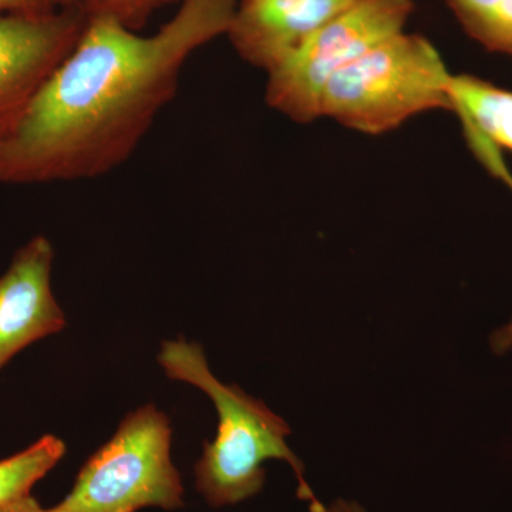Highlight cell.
Wrapping results in <instances>:
<instances>
[{"mask_svg":"<svg viewBox=\"0 0 512 512\" xmlns=\"http://www.w3.org/2000/svg\"><path fill=\"white\" fill-rule=\"evenodd\" d=\"M238 0H181L154 35L89 18L72 52L0 136V184L92 180L136 151L185 63L227 35Z\"/></svg>","mask_w":512,"mask_h":512,"instance_id":"obj_1","label":"cell"},{"mask_svg":"<svg viewBox=\"0 0 512 512\" xmlns=\"http://www.w3.org/2000/svg\"><path fill=\"white\" fill-rule=\"evenodd\" d=\"M165 375L207 393L218 413L217 437L195 464V487L211 507L234 505L264 488L265 461H286L298 480V497L311 512H326L305 478V466L286 443L288 423L235 384L220 382L198 343L167 340L158 353Z\"/></svg>","mask_w":512,"mask_h":512,"instance_id":"obj_2","label":"cell"},{"mask_svg":"<svg viewBox=\"0 0 512 512\" xmlns=\"http://www.w3.org/2000/svg\"><path fill=\"white\" fill-rule=\"evenodd\" d=\"M451 79L453 73L427 37L402 32L329 80L320 117L380 136L427 111H451Z\"/></svg>","mask_w":512,"mask_h":512,"instance_id":"obj_3","label":"cell"},{"mask_svg":"<svg viewBox=\"0 0 512 512\" xmlns=\"http://www.w3.org/2000/svg\"><path fill=\"white\" fill-rule=\"evenodd\" d=\"M170 419L153 404L121 421L116 434L87 460L62 512L180 510L184 485L171 458Z\"/></svg>","mask_w":512,"mask_h":512,"instance_id":"obj_4","label":"cell"},{"mask_svg":"<svg viewBox=\"0 0 512 512\" xmlns=\"http://www.w3.org/2000/svg\"><path fill=\"white\" fill-rule=\"evenodd\" d=\"M413 12V0H353L266 73V103L299 124L320 119L322 94L329 80L380 43L404 32Z\"/></svg>","mask_w":512,"mask_h":512,"instance_id":"obj_5","label":"cell"},{"mask_svg":"<svg viewBox=\"0 0 512 512\" xmlns=\"http://www.w3.org/2000/svg\"><path fill=\"white\" fill-rule=\"evenodd\" d=\"M87 22L73 0L47 15H0V136L72 52Z\"/></svg>","mask_w":512,"mask_h":512,"instance_id":"obj_6","label":"cell"},{"mask_svg":"<svg viewBox=\"0 0 512 512\" xmlns=\"http://www.w3.org/2000/svg\"><path fill=\"white\" fill-rule=\"evenodd\" d=\"M55 251L46 237H35L16 252L0 275V369L37 340L66 326L52 291Z\"/></svg>","mask_w":512,"mask_h":512,"instance_id":"obj_7","label":"cell"},{"mask_svg":"<svg viewBox=\"0 0 512 512\" xmlns=\"http://www.w3.org/2000/svg\"><path fill=\"white\" fill-rule=\"evenodd\" d=\"M353 0H238L227 32L245 62L271 72Z\"/></svg>","mask_w":512,"mask_h":512,"instance_id":"obj_8","label":"cell"},{"mask_svg":"<svg viewBox=\"0 0 512 512\" xmlns=\"http://www.w3.org/2000/svg\"><path fill=\"white\" fill-rule=\"evenodd\" d=\"M450 99L451 111L463 124L468 147L512 190V174L501 157L503 150L512 153L511 90L471 74H453Z\"/></svg>","mask_w":512,"mask_h":512,"instance_id":"obj_9","label":"cell"},{"mask_svg":"<svg viewBox=\"0 0 512 512\" xmlns=\"http://www.w3.org/2000/svg\"><path fill=\"white\" fill-rule=\"evenodd\" d=\"M66 454V444L53 434L40 437L15 456L0 460V505L30 495Z\"/></svg>","mask_w":512,"mask_h":512,"instance_id":"obj_10","label":"cell"},{"mask_svg":"<svg viewBox=\"0 0 512 512\" xmlns=\"http://www.w3.org/2000/svg\"><path fill=\"white\" fill-rule=\"evenodd\" d=\"M461 28L491 53L512 55V0H446Z\"/></svg>","mask_w":512,"mask_h":512,"instance_id":"obj_11","label":"cell"},{"mask_svg":"<svg viewBox=\"0 0 512 512\" xmlns=\"http://www.w3.org/2000/svg\"><path fill=\"white\" fill-rule=\"evenodd\" d=\"M87 18H111L123 23L128 29L138 30L146 26L154 12L178 0H73Z\"/></svg>","mask_w":512,"mask_h":512,"instance_id":"obj_12","label":"cell"},{"mask_svg":"<svg viewBox=\"0 0 512 512\" xmlns=\"http://www.w3.org/2000/svg\"><path fill=\"white\" fill-rule=\"evenodd\" d=\"M72 0H0V15H47Z\"/></svg>","mask_w":512,"mask_h":512,"instance_id":"obj_13","label":"cell"},{"mask_svg":"<svg viewBox=\"0 0 512 512\" xmlns=\"http://www.w3.org/2000/svg\"><path fill=\"white\" fill-rule=\"evenodd\" d=\"M0 512H62L57 507L43 508L42 505L37 503L35 497L32 494L26 495V497L19 498V500L10 501L0 505Z\"/></svg>","mask_w":512,"mask_h":512,"instance_id":"obj_14","label":"cell"},{"mask_svg":"<svg viewBox=\"0 0 512 512\" xmlns=\"http://www.w3.org/2000/svg\"><path fill=\"white\" fill-rule=\"evenodd\" d=\"M491 349L495 355H504L512 349V319L491 336Z\"/></svg>","mask_w":512,"mask_h":512,"instance_id":"obj_15","label":"cell"},{"mask_svg":"<svg viewBox=\"0 0 512 512\" xmlns=\"http://www.w3.org/2000/svg\"><path fill=\"white\" fill-rule=\"evenodd\" d=\"M326 512H366L360 507L355 501L338 500L335 501L329 508H326Z\"/></svg>","mask_w":512,"mask_h":512,"instance_id":"obj_16","label":"cell"}]
</instances>
